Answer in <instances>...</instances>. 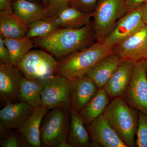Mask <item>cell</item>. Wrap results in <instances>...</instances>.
<instances>
[{
    "instance_id": "obj_1",
    "label": "cell",
    "mask_w": 147,
    "mask_h": 147,
    "mask_svg": "<svg viewBox=\"0 0 147 147\" xmlns=\"http://www.w3.org/2000/svg\"><path fill=\"white\" fill-rule=\"evenodd\" d=\"M94 37L93 22L79 28H60L42 37L31 38L35 45L62 60L86 48Z\"/></svg>"
},
{
    "instance_id": "obj_2",
    "label": "cell",
    "mask_w": 147,
    "mask_h": 147,
    "mask_svg": "<svg viewBox=\"0 0 147 147\" xmlns=\"http://www.w3.org/2000/svg\"><path fill=\"white\" fill-rule=\"evenodd\" d=\"M115 54L114 48L96 41L90 47L74 52L58 63L55 74L69 80L86 76L102 58Z\"/></svg>"
},
{
    "instance_id": "obj_3",
    "label": "cell",
    "mask_w": 147,
    "mask_h": 147,
    "mask_svg": "<svg viewBox=\"0 0 147 147\" xmlns=\"http://www.w3.org/2000/svg\"><path fill=\"white\" fill-rule=\"evenodd\" d=\"M127 147H135L139 117L122 98L117 97L107 106L102 113Z\"/></svg>"
},
{
    "instance_id": "obj_4",
    "label": "cell",
    "mask_w": 147,
    "mask_h": 147,
    "mask_svg": "<svg viewBox=\"0 0 147 147\" xmlns=\"http://www.w3.org/2000/svg\"><path fill=\"white\" fill-rule=\"evenodd\" d=\"M127 12L125 0H100L92 12L96 41H102Z\"/></svg>"
},
{
    "instance_id": "obj_5",
    "label": "cell",
    "mask_w": 147,
    "mask_h": 147,
    "mask_svg": "<svg viewBox=\"0 0 147 147\" xmlns=\"http://www.w3.org/2000/svg\"><path fill=\"white\" fill-rule=\"evenodd\" d=\"M58 62L50 55L39 50H30L18 66L25 77L42 81L55 74Z\"/></svg>"
},
{
    "instance_id": "obj_6",
    "label": "cell",
    "mask_w": 147,
    "mask_h": 147,
    "mask_svg": "<svg viewBox=\"0 0 147 147\" xmlns=\"http://www.w3.org/2000/svg\"><path fill=\"white\" fill-rule=\"evenodd\" d=\"M68 110L59 107L48 114L40 129V139L44 146L57 147L62 141H67L70 119Z\"/></svg>"
},
{
    "instance_id": "obj_7",
    "label": "cell",
    "mask_w": 147,
    "mask_h": 147,
    "mask_svg": "<svg viewBox=\"0 0 147 147\" xmlns=\"http://www.w3.org/2000/svg\"><path fill=\"white\" fill-rule=\"evenodd\" d=\"M42 82L43 84L41 95L42 105L48 110L59 107L70 110V80L54 74Z\"/></svg>"
},
{
    "instance_id": "obj_8",
    "label": "cell",
    "mask_w": 147,
    "mask_h": 147,
    "mask_svg": "<svg viewBox=\"0 0 147 147\" xmlns=\"http://www.w3.org/2000/svg\"><path fill=\"white\" fill-rule=\"evenodd\" d=\"M124 100L129 106L147 115V77L145 59L135 62L134 71Z\"/></svg>"
},
{
    "instance_id": "obj_9",
    "label": "cell",
    "mask_w": 147,
    "mask_h": 147,
    "mask_svg": "<svg viewBox=\"0 0 147 147\" xmlns=\"http://www.w3.org/2000/svg\"><path fill=\"white\" fill-rule=\"evenodd\" d=\"M142 5L129 11L117 22L113 30L102 42L114 48L124 39L145 25L142 18Z\"/></svg>"
},
{
    "instance_id": "obj_10",
    "label": "cell",
    "mask_w": 147,
    "mask_h": 147,
    "mask_svg": "<svg viewBox=\"0 0 147 147\" xmlns=\"http://www.w3.org/2000/svg\"><path fill=\"white\" fill-rule=\"evenodd\" d=\"M114 52L124 59L135 62L146 59L147 58V25H145L116 45Z\"/></svg>"
},
{
    "instance_id": "obj_11",
    "label": "cell",
    "mask_w": 147,
    "mask_h": 147,
    "mask_svg": "<svg viewBox=\"0 0 147 147\" xmlns=\"http://www.w3.org/2000/svg\"><path fill=\"white\" fill-rule=\"evenodd\" d=\"M88 130L93 145L103 147H127L102 114L90 124Z\"/></svg>"
},
{
    "instance_id": "obj_12",
    "label": "cell",
    "mask_w": 147,
    "mask_h": 147,
    "mask_svg": "<svg viewBox=\"0 0 147 147\" xmlns=\"http://www.w3.org/2000/svg\"><path fill=\"white\" fill-rule=\"evenodd\" d=\"M135 61L125 59L110 76L103 89L112 97H121L131 82Z\"/></svg>"
},
{
    "instance_id": "obj_13",
    "label": "cell",
    "mask_w": 147,
    "mask_h": 147,
    "mask_svg": "<svg viewBox=\"0 0 147 147\" xmlns=\"http://www.w3.org/2000/svg\"><path fill=\"white\" fill-rule=\"evenodd\" d=\"M23 76L18 67L12 64L0 63V96L7 101L13 102L19 95Z\"/></svg>"
},
{
    "instance_id": "obj_14",
    "label": "cell",
    "mask_w": 147,
    "mask_h": 147,
    "mask_svg": "<svg viewBox=\"0 0 147 147\" xmlns=\"http://www.w3.org/2000/svg\"><path fill=\"white\" fill-rule=\"evenodd\" d=\"M70 81L71 108L80 111L96 94L98 88L86 75Z\"/></svg>"
},
{
    "instance_id": "obj_15",
    "label": "cell",
    "mask_w": 147,
    "mask_h": 147,
    "mask_svg": "<svg viewBox=\"0 0 147 147\" xmlns=\"http://www.w3.org/2000/svg\"><path fill=\"white\" fill-rule=\"evenodd\" d=\"M0 111V122L6 129H18L32 115L34 108L26 102L7 101Z\"/></svg>"
},
{
    "instance_id": "obj_16",
    "label": "cell",
    "mask_w": 147,
    "mask_h": 147,
    "mask_svg": "<svg viewBox=\"0 0 147 147\" xmlns=\"http://www.w3.org/2000/svg\"><path fill=\"white\" fill-rule=\"evenodd\" d=\"M48 110L43 105L34 108L32 115L18 128V132L30 146H41L40 123Z\"/></svg>"
},
{
    "instance_id": "obj_17",
    "label": "cell",
    "mask_w": 147,
    "mask_h": 147,
    "mask_svg": "<svg viewBox=\"0 0 147 147\" xmlns=\"http://www.w3.org/2000/svg\"><path fill=\"white\" fill-rule=\"evenodd\" d=\"M124 60L118 54L108 55L99 61L86 76L95 83L98 89L103 88L110 76Z\"/></svg>"
},
{
    "instance_id": "obj_18",
    "label": "cell",
    "mask_w": 147,
    "mask_h": 147,
    "mask_svg": "<svg viewBox=\"0 0 147 147\" xmlns=\"http://www.w3.org/2000/svg\"><path fill=\"white\" fill-rule=\"evenodd\" d=\"M92 12L81 11L69 6L53 17L48 18L61 28H79L91 23Z\"/></svg>"
},
{
    "instance_id": "obj_19",
    "label": "cell",
    "mask_w": 147,
    "mask_h": 147,
    "mask_svg": "<svg viewBox=\"0 0 147 147\" xmlns=\"http://www.w3.org/2000/svg\"><path fill=\"white\" fill-rule=\"evenodd\" d=\"M13 13L26 26L40 19L48 18L46 7L29 0H13L11 3Z\"/></svg>"
},
{
    "instance_id": "obj_20",
    "label": "cell",
    "mask_w": 147,
    "mask_h": 147,
    "mask_svg": "<svg viewBox=\"0 0 147 147\" xmlns=\"http://www.w3.org/2000/svg\"><path fill=\"white\" fill-rule=\"evenodd\" d=\"M27 26L12 10L0 11V36L3 38H20L26 36Z\"/></svg>"
},
{
    "instance_id": "obj_21",
    "label": "cell",
    "mask_w": 147,
    "mask_h": 147,
    "mask_svg": "<svg viewBox=\"0 0 147 147\" xmlns=\"http://www.w3.org/2000/svg\"><path fill=\"white\" fill-rule=\"evenodd\" d=\"M84 122L78 110L71 108L67 142L70 147L90 146V137L84 126Z\"/></svg>"
},
{
    "instance_id": "obj_22",
    "label": "cell",
    "mask_w": 147,
    "mask_h": 147,
    "mask_svg": "<svg viewBox=\"0 0 147 147\" xmlns=\"http://www.w3.org/2000/svg\"><path fill=\"white\" fill-rule=\"evenodd\" d=\"M109 103L108 94L103 88L98 89L96 94L79 112L84 123L90 125L102 114Z\"/></svg>"
},
{
    "instance_id": "obj_23",
    "label": "cell",
    "mask_w": 147,
    "mask_h": 147,
    "mask_svg": "<svg viewBox=\"0 0 147 147\" xmlns=\"http://www.w3.org/2000/svg\"><path fill=\"white\" fill-rule=\"evenodd\" d=\"M43 88V82L23 77L20 84L18 96L24 101L34 108L42 105L41 92Z\"/></svg>"
},
{
    "instance_id": "obj_24",
    "label": "cell",
    "mask_w": 147,
    "mask_h": 147,
    "mask_svg": "<svg viewBox=\"0 0 147 147\" xmlns=\"http://www.w3.org/2000/svg\"><path fill=\"white\" fill-rule=\"evenodd\" d=\"M3 39L10 53L11 64L16 67H18L24 56L34 47V44L32 39L26 36L20 38Z\"/></svg>"
},
{
    "instance_id": "obj_25",
    "label": "cell",
    "mask_w": 147,
    "mask_h": 147,
    "mask_svg": "<svg viewBox=\"0 0 147 147\" xmlns=\"http://www.w3.org/2000/svg\"><path fill=\"white\" fill-rule=\"evenodd\" d=\"M60 28H61L49 18L40 19L27 26L26 36L31 39L46 36Z\"/></svg>"
},
{
    "instance_id": "obj_26",
    "label": "cell",
    "mask_w": 147,
    "mask_h": 147,
    "mask_svg": "<svg viewBox=\"0 0 147 147\" xmlns=\"http://www.w3.org/2000/svg\"><path fill=\"white\" fill-rule=\"evenodd\" d=\"M138 117L139 121L135 144L139 147H147V115L140 112Z\"/></svg>"
},
{
    "instance_id": "obj_27",
    "label": "cell",
    "mask_w": 147,
    "mask_h": 147,
    "mask_svg": "<svg viewBox=\"0 0 147 147\" xmlns=\"http://www.w3.org/2000/svg\"><path fill=\"white\" fill-rule=\"evenodd\" d=\"M70 0H47V9L48 18L57 15L59 12L70 6Z\"/></svg>"
},
{
    "instance_id": "obj_28",
    "label": "cell",
    "mask_w": 147,
    "mask_h": 147,
    "mask_svg": "<svg viewBox=\"0 0 147 147\" xmlns=\"http://www.w3.org/2000/svg\"><path fill=\"white\" fill-rule=\"evenodd\" d=\"M100 0H70V6L81 11L93 12Z\"/></svg>"
},
{
    "instance_id": "obj_29",
    "label": "cell",
    "mask_w": 147,
    "mask_h": 147,
    "mask_svg": "<svg viewBox=\"0 0 147 147\" xmlns=\"http://www.w3.org/2000/svg\"><path fill=\"white\" fill-rule=\"evenodd\" d=\"M0 60L4 64H11V58L9 50L7 47L3 38L0 36Z\"/></svg>"
},
{
    "instance_id": "obj_30",
    "label": "cell",
    "mask_w": 147,
    "mask_h": 147,
    "mask_svg": "<svg viewBox=\"0 0 147 147\" xmlns=\"http://www.w3.org/2000/svg\"><path fill=\"white\" fill-rule=\"evenodd\" d=\"M17 136L12 134L6 137L1 142V146L3 147H18L21 146Z\"/></svg>"
},
{
    "instance_id": "obj_31",
    "label": "cell",
    "mask_w": 147,
    "mask_h": 147,
    "mask_svg": "<svg viewBox=\"0 0 147 147\" xmlns=\"http://www.w3.org/2000/svg\"><path fill=\"white\" fill-rule=\"evenodd\" d=\"M147 1V0H125L127 12L141 6Z\"/></svg>"
},
{
    "instance_id": "obj_32",
    "label": "cell",
    "mask_w": 147,
    "mask_h": 147,
    "mask_svg": "<svg viewBox=\"0 0 147 147\" xmlns=\"http://www.w3.org/2000/svg\"><path fill=\"white\" fill-rule=\"evenodd\" d=\"M12 10L10 0H0V11Z\"/></svg>"
},
{
    "instance_id": "obj_33",
    "label": "cell",
    "mask_w": 147,
    "mask_h": 147,
    "mask_svg": "<svg viewBox=\"0 0 147 147\" xmlns=\"http://www.w3.org/2000/svg\"><path fill=\"white\" fill-rule=\"evenodd\" d=\"M142 18L145 25H147V1L142 5Z\"/></svg>"
},
{
    "instance_id": "obj_34",
    "label": "cell",
    "mask_w": 147,
    "mask_h": 147,
    "mask_svg": "<svg viewBox=\"0 0 147 147\" xmlns=\"http://www.w3.org/2000/svg\"><path fill=\"white\" fill-rule=\"evenodd\" d=\"M57 147H70L67 140H63L58 144Z\"/></svg>"
},
{
    "instance_id": "obj_35",
    "label": "cell",
    "mask_w": 147,
    "mask_h": 147,
    "mask_svg": "<svg viewBox=\"0 0 147 147\" xmlns=\"http://www.w3.org/2000/svg\"><path fill=\"white\" fill-rule=\"evenodd\" d=\"M13 1V0H10L11 2V3ZM29 1H41L43 3V4H44V7H45L47 8V4H48V3H47V0H29Z\"/></svg>"
},
{
    "instance_id": "obj_36",
    "label": "cell",
    "mask_w": 147,
    "mask_h": 147,
    "mask_svg": "<svg viewBox=\"0 0 147 147\" xmlns=\"http://www.w3.org/2000/svg\"><path fill=\"white\" fill-rule=\"evenodd\" d=\"M145 71L147 77V58L145 59Z\"/></svg>"
}]
</instances>
